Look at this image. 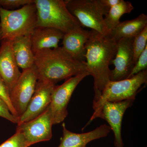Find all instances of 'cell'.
Listing matches in <instances>:
<instances>
[{
    "label": "cell",
    "mask_w": 147,
    "mask_h": 147,
    "mask_svg": "<svg viewBox=\"0 0 147 147\" xmlns=\"http://www.w3.org/2000/svg\"><path fill=\"white\" fill-rule=\"evenodd\" d=\"M132 45L134 53V62L135 64L139 56L147 46V26L139 34L134 37Z\"/></svg>",
    "instance_id": "ffe728a7"
},
{
    "label": "cell",
    "mask_w": 147,
    "mask_h": 147,
    "mask_svg": "<svg viewBox=\"0 0 147 147\" xmlns=\"http://www.w3.org/2000/svg\"><path fill=\"white\" fill-rule=\"evenodd\" d=\"M89 75L88 71H84L67 79L62 85L54 87L49 106L54 125L61 123L67 117V106L74 91L80 82Z\"/></svg>",
    "instance_id": "52a82bcc"
},
{
    "label": "cell",
    "mask_w": 147,
    "mask_h": 147,
    "mask_svg": "<svg viewBox=\"0 0 147 147\" xmlns=\"http://www.w3.org/2000/svg\"><path fill=\"white\" fill-rule=\"evenodd\" d=\"M63 135L57 147H86L90 142L107 137L111 129L109 125L103 124L94 130L83 133H76L69 131L62 124Z\"/></svg>",
    "instance_id": "5bb4252c"
},
{
    "label": "cell",
    "mask_w": 147,
    "mask_h": 147,
    "mask_svg": "<svg viewBox=\"0 0 147 147\" xmlns=\"http://www.w3.org/2000/svg\"><path fill=\"white\" fill-rule=\"evenodd\" d=\"M55 84L38 81L35 90L26 109L18 118L19 124L31 120L41 115L50 105Z\"/></svg>",
    "instance_id": "7c38bea8"
},
{
    "label": "cell",
    "mask_w": 147,
    "mask_h": 147,
    "mask_svg": "<svg viewBox=\"0 0 147 147\" xmlns=\"http://www.w3.org/2000/svg\"><path fill=\"white\" fill-rule=\"evenodd\" d=\"M53 115L49 106L41 115L31 120L17 124L16 131L24 134L31 145L52 139Z\"/></svg>",
    "instance_id": "9c48e42d"
},
{
    "label": "cell",
    "mask_w": 147,
    "mask_h": 147,
    "mask_svg": "<svg viewBox=\"0 0 147 147\" xmlns=\"http://www.w3.org/2000/svg\"><path fill=\"white\" fill-rule=\"evenodd\" d=\"M134 9L131 2L124 0H121L118 4L110 9L104 18L105 26L110 33L119 24L121 17L125 13H130Z\"/></svg>",
    "instance_id": "d6986e66"
},
{
    "label": "cell",
    "mask_w": 147,
    "mask_h": 147,
    "mask_svg": "<svg viewBox=\"0 0 147 147\" xmlns=\"http://www.w3.org/2000/svg\"><path fill=\"white\" fill-rule=\"evenodd\" d=\"M11 41L18 67L24 70L33 66L34 55L32 50L30 35L17 37Z\"/></svg>",
    "instance_id": "e0dca14e"
},
{
    "label": "cell",
    "mask_w": 147,
    "mask_h": 147,
    "mask_svg": "<svg viewBox=\"0 0 147 147\" xmlns=\"http://www.w3.org/2000/svg\"><path fill=\"white\" fill-rule=\"evenodd\" d=\"M147 83V70L141 71L130 78L118 81L108 82L101 92L98 100L93 103V114L90 122L95 117L105 102H118L135 100L137 94Z\"/></svg>",
    "instance_id": "277c9868"
},
{
    "label": "cell",
    "mask_w": 147,
    "mask_h": 147,
    "mask_svg": "<svg viewBox=\"0 0 147 147\" xmlns=\"http://www.w3.org/2000/svg\"><path fill=\"white\" fill-rule=\"evenodd\" d=\"M38 76L34 65L23 70L10 93L11 104L19 117L26 111L34 93Z\"/></svg>",
    "instance_id": "ba28073f"
},
{
    "label": "cell",
    "mask_w": 147,
    "mask_h": 147,
    "mask_svg": "<svg viewBox=\"0 0 147 147\" xmlns=\"http://www.w3.org/2000/svg\"><path fill=\"white\" fill-rule=\"evenodd\" d=\"M0 98H1L5 102L6 104L8 106L10 113L13 116L18 118L16 111L14 110L11 104L10 98V93L9 91L8 88L1 76H0Z\"/></svg>",
    "instance_id": "cb8c5ba5"
},
{
    "label": "cell",
    "mask_w": 147,
    "mask_h": 147,
    "mask_svg": "<svg viewBox=\"0 0 147 147\" xmlns=\"http://www.w3.org/2000/svg\"><path fill=\"white\" fill-rule=\"evenodd\" d=\"M147 26V15L141 13L131 20L120 22L110 34L117 41L122 38H134Z\"/></svg>",
    "instance_id": "ac0fdd59"
},
{
    "label": "cell",
    "mask_w": 147,
    "mask_h": 147,
    "mask_svg": "<svg viewBox=\"0 0 147 147\" xmlns=\"http://www.w3.org/2000/svg\"><path fill=\"white\" fill-rule=\"evenodd\" d=\"M90 35V31L84 30L82 26L77 27L64 34L62 47L74 59L85 61V45Z\"/></svg>",
    "instance_id": "9a60e30c"
},
{
    "label": "cell",
    "mask_w": 147,
    "mask_h": 147,
    "mask_svg": "<svg viewBox=\"0 0 147 147\" xmlns=\"http://www.w3.org/2000/svg\"><path fill=\"white\" fill-rule=\"evenodd\" d=\"M147 46L139 56L128 78L132 77L141 71L147 70Z\"/></svg>",
    "instance_id": "603a6c76"
},
{
    "label": "cell",
    "mask_w": 147,
    "mask_h": 147,
    "mask_svg": "<svg viewBox=\"0 0 147 147\" xmlns=\"http://www.w3.org/2000/svg\"><path fill=\"white\" fill-rule=\"evenodd\" d=\"M101 1L103 5L110 10L111 7L118 4L121 0H101Z\"/></svg>",
    "instance_id": "484cf974"
},
{
    "label": "cell",
    "mask_w": 147,
    "mask_h": 147,
    "mask_svg": "<svg viewBox=\"0 0 147 147\" xmlns=\"http://www.w3.org/2000/svg\"><path fill=\"white\" fill-rule=\"evenodd\" d=\"M37 21L34 1L15 10H6L0 7L2 40L11 41L17 37L30 35L37 26Z\"/></svg>",
    "instance_id": "3957f363"
},
{
    "label": "cell",
    "mask_w": 147,
    "mask_h": 147,
    "mask_svg": "<svg viewBox=\"0 0 147 147\" xmlns=\"http://www.w3.org/2000/svg\"><path fill=\"white\" fill-rule=\"evenodd\" d=\"M0 117L5 119L13 123L18 124V118L10 113L5 102L0 98Z\"/></svg>",
    "instance_id": "d4e9b609"
},
{
    "label": "cell",
    "mask_w": 147,
    "mask_h": 147,
    "mask_svg": "<svg viewBox=\"0 0 147 147\" xmlns=\"http://www.w3.org/2000/svg\"><path fill=\"white\" fill-rule=\"evenodd\" d=\"M37 11V26L54 28L65 34L82 26L69 12L63 0H34Z\"/></svg>",
    "instance_id": "5b68a950"
},
{
    "label": "cell",
    "mask_w": 147,
    "mask_h": 147,
    "mask_svg": "<svg viewBox=\"0 0 147 147\" xmlns=\"http://www.w3.org/2000/svg\"><path fill=\"white\" fill-rule=\"evenodd\" d=\"M66 6L82 28L87 27L102 34H110L105 26V16L109 11L101 0H65Z\"/></svg>",
    "instance_id": "8992f818"
},
{
    "label": "cell",
    "mask_w": 147,
    "mask_h": 147,
    "mask_svg": "<svg viewBox=\"0 0 147 147\" xmlns=\"http://www.w3.org/2000/svg\"><path fill=\"white\" fill-rule=\"evenodd\" d=\"M21 74L13 55L11 41L2 40L0 47V76L9 93Z\"/></svg>",
    "instance_id": "4fadbf2b"
},
{
    "label": "cell",
    "mask_w": 147,
    "mask_h": 147,
    "mask_svg": "<svg viewBox=\"0 0 147 147\" xmlns=\"http://www.w3.org/2000/svg\"><path fill=\"white\" fill-rule=\"evenodd\" d=\"M134 100L118 102H105L95 117L105 120L115 135V147H124L121 137L122 122L127 109L131 107Z\"/></svg>",
    "instance_id": "30bf717a"
},
{
    "label": "cell",
    "mask_w": 147,
    "mask_h": 147,
    "mask_svg": "<svg viewBox=\"0 0 147 147\" xmlns=\"http://www.w3.org/2000/svg\"><path fill=\"white\" fill-rule=\"evenodd\" d=\"M117 41L110 34H102L90 31V35L85 45L87 70L94 79V97L93 103L98 100L101 92L110 81L109 66L115 58Z\"/></svg>",
    "instance_id": "6da1fadb"
},
{
    "label": "cell",
    "mask_w": 147,
    "mask_h": 147,
    "mask_svg": "<svg viewBox=\"0 0 147 147\" xmlns=\"http://www.w3.org/2000/svg\"><path fill=\"white\" fill-rule=\"evenodd\" d=\"M64 33L50 27L36 26L30 35L32 50L34 54L42 50L54 49L59 46Z\"/></svg>",
    "instance_id": "2e32d148"
},
{
    "label": "cell",
    "mask_w": 147,
    "mask_h": 147,
    "mask_svg": "<svg viewBox=\"0 0 147 147\" xmlns=\"http://www.w3.org/2000/svg\"><path fill=\"white\" fill-rule=\"evenodd\" d=\"M34 0H0V7L8 10H15L27 5L33 3Z\"/></svg>",
    "instance_id": "7402d4cb"
},
{
    "label": "cell",
    "mask_w": 147,
    "mask_h": 147,
    "mask_svg": "<svg viewBox=\"0 0 147 147\" xmlns=\"http://www.w3.org/2000/svg\"><path fill=\"white\" fill-rule=\"evenodd\" d=\"M34 65L38 81L55 85L64 79L88 71L86 61L76 60L60 47L36 53Z\"/></svg>",
    "instance_id": "7a4b0ae2"
},
{
    "label": "cell",
    "mask_w": 147,
    "mask_h": 147,
    "mask_svg": "<svg viewBox=\"0 0 147 147\" xmlns=\"http://www.w3.org/2000/svg\"><path fill=\"white\" fill-rule=\"evenodd\" d=\"M31 146L24 134L16 131L15 134L0 144V147H29Z\"/></svg>",
    "instance_id": "44dd1931"
},
{
    "label": "cell",
    "mask_w": 147,
    "mask_h": 147,
    "mask_svg": "<svg viewBox=\"0 0 147 147\" xmlns=\"http://www.w3.org/2000/svg\"><path fill=\"white\" fill-rule=\"evenodd\" d=\"M2 40V33L1 32V30H0V42Z\"/></svg>",
    "instance_id": "4316f807"
},
{
    "label": "cell",
    "mask_w": 147,
    "mask_h": 147,
    "mask_svg": "<svg viewBox=\"0 0 147 147\" xmlns=\"http://www.w3.org/2000/svg\"><path fill=\"white\" fill-rule=\"evenodd\" d=\"M134 38H122L117 40V48L111 64L115 68L111 70L110 81L127 79L134 67L133 40Z\"/></svg>",
    "instance_id": "8fae6325"
}]
</instances>
